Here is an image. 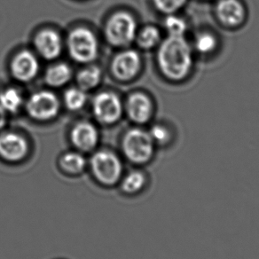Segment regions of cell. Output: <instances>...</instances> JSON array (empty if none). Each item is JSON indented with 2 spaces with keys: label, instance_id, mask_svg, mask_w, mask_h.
I'll return each instance as SVG.
<instances>
[{
  "label": "cell",
  "instance_id": "obj_1",
  "mask_svg": "<svg viewBox=\"0 0 259 259\" xmlns=\"http://www.w3.org/2000/svg\"><path fill=\"white\" fill-rule=\"evenodd\" d=\"M157 64L166 78L178 82L190 74L193 48L184 36H170L162 41L157 51Z\"/></svg>",
  "mask_w": 259,
  "mask_h": 259
},
{
  "label": "cell",
  "instance_id": "obj_2",
  "mask_svg": "<svg viewBox=\"0 0 259 259\" xmlns=\"http://www.w3.org/2000/svg\"><path fill=\"white\" fill-rule=\"evenodd\" d=\"M122 148L126 157L136 164H145L151 161L155 154V145L148 132L132 129L125 134Z\"/></svg>",
  "mask_w": 259,
  "mask_h": 259
},
{
  "label": "cell",
  "instance_id": "obj_3",
  "mask_svg": "<svg viewBox=\"0 0 259 259\" xmlns=\"http://www.w3.org/2000/svg\"><path fill=\"white\" fill-rule=\"evenodd\" d=\"M137 24L133 15L121 12L112 15L108 20L105 34L109 43L115 47H125L136 37Z\"/></svg>",
  "mask_w": 259,
  "mask_h": 259
},
{
  "label": "cell",
  "instance_id": "obj_4",
  "mask_svg": "<svg viewBox=\"0 0 259 259\" xmlns=\"http://www.w3.org/2000/svg\"><path fill=\"white\" fill-rule=\"evenodd\" d=\"M68 47L71 57L81 63L94 61L99 52L96 36L87 28H76L69 33Z\"/></svg>",
  "mask_w": 259,
  "mask_h": 259
},
{
  "label": "cell",
  "instance_id": "obj_5",
  "mask_svg": "<svg viewBox=\"0 0 259 259\" xmlns=\"http://www.w3.org/2000/svg\"><path fill=\"white\" fill-rule=\"evenodd\" d=\"M94 175L105 185L115 184L122 173V164L116 155L110 152H98L92 159Z\"/></svg>",
  "mask_w": 259,
  "mask_h": 259
},
{
  "label": "cell",
  "instance_id": "obj_6",
  "mask_svg": "<svg viewBox=\"0 0 259 259\" xmlns=\"http://www.w3.org/2000/svg\"><path fill=\"white\" fill-rule=\"evenodd\" d=\"M60 103L53 93L41 91L32 94L27 103V110L32 118L48 121L57 115Z\"/></svg>",
  "mask_w": 259,
  "mask_h": 259
},
{
  "label": "cell",
  "instance_id": "obj_7",
  "mask_svg": "<svg viewBox=\"0 0 259 259\" xmlns=\"http://www.w3.org/2000/svg\"><path fill=\"white\" fill-rule=\"evenodd\" d=\"M93 110L98 121L110 124L120 118L122 115V104L115 94L101 93L94 98Z\"/></svg>",
  "mask_w": 259,
  "mask_h": 259
},
{
  "label": "cell",
  "instance_id": "obj_8",
  "mask_svg": "<svg viewBox=\"0 0 259 259\" xmlns=\"http://www.w3.org/2000/svg\"><path fill=\"white\" fill-rule=\"evenodd\" d=\"M141 67L140 54L134 50H126L115 56L112 62L111 69L116 78L126 81L134 78L140 71Z\"/></svg>",
  "mask_w": 259,
  "mask_h": 259
},
{
  "label": "cell",
  "instance_id": "obj_9",
  "mask_svg": "<svg viewBox=\"0 0 259 259\" xmlns=\"http://www.w3.org/2000/svg\"><path fill=\"white\" fill-rule=\"evenodd\" d=\"M217 17L228 28H236L244 22L246 12L240 0H220L217 5Z\"/></svg>",
  "mask_w": 259,
  "mask_h": 259
},
{
  "label": "cell",
  "instance_id": "obj_10",
  "mask_svg": "<svg viewBox=\"0 0 259 259\" xmlns=\"http://www.w3.org/2000/svg\"><path fill=\"white\" fill-rule=\"evenodd\" d=\"M38 69V61L36 58L28 51H22L19 53L12 61V74L19 81H30L36 76Z\"/></svg>",
  "mask_w": 259,
  "mask_h": 259
},
{
  "label": "cell",
  "instance_id": "obj_11",
  "mask_svg": "<svg viewBox=\"0 0 259 259\" xmlns=\"http://www.w3.org/2000/svg\"><path fill=\"white\" fill-rule=\"evenodd\" d=\"M28 152V144L19 134H8L0 135V155L1 157L16 162L22 160Z\"/></svg>",
  "mask_w": 259,
  "mask_h": 259
},
{
  "label": "cell",
  "instance_id": "obj_12",
  "mask_svg": "<svg viewBox=\"0 0 259 259\" xmlns=\"http://www.w3.org/2000/svg\"><path fill=\"white\" fill-rule=\"evenodd\" d=\"M35 46L38 53L47 60L57 58L62 50L61 36L51 29H45L36 35Z\"/></svg>",
  "mask_w": 259,
  "mask_h": 259
},
{
  "label": "cell",
  "instance_id": "obj_13",
  "mask_svg": "<svg viewBox=\"0 0 259 259\" xmlns=\"http://www.w3.org/2000/svg\"><path fill=\"white\" fill-rule=\"evenodd\" d=\"M126 108L130 118L137 123L148 122L153 112V105L150 99L141 93H136L130 96Z\"/></svg>",
  "mask_w": 259,
  "mask_h": 259
},
{
  "label": "cell",
  "instance_id": "obj_14",
  "mask_svg": "<svg viewBox=\"0 0 259 259\" xmlns=\"http://www.w3.org/2000/svg\"><path fill=\"white\" fill-rule=\"evenodd\" d=\"M70 137L73 144L83 151H89L95 148L99 141L97 129L90 122L77 123L71 131Z\"/></svg>",
  "mask_w": 259,
  "mask_h": 259
},
{
  "label": "cell",
  "instance_id": "obj_15",
  "mask_svg": "<svg viewBox=\"0 0 259 259\" xmlns=\"http://www.w3.org/2000/svg\"><path fill=\"white\" fill-rule=\"evenodd\" d=\"M71 77V69L64 63L52 66L46 73V81L51 87H60L68 83Z\"/></svg>",
  "mask_w": 259,
  "mask_h": 259
},
{
  "label": "cell",
  "instance_id": "obj_16",
  "mask_svg": "<svg viewBox=\"0 0 259 259\" xmlns=\"http://www.w3.org/2000/svg\"><path fill=\"white\" fill-rule=\"evenodd\" d=\"M22 104V95L16 89L8 88L0 93V108L5 112L15 113L18 111Z\"/></svg>",
  "mask_w": 259,
  "mask_h": 259
},
{
  "label": "cell",
  "instance_id": "obj_17",
  "mask_svg": "<svg viewBox=\"0 0 259 259\" xmlns=\"http://www.w3.org/2000/svg\"><path fill=\"white\" fill-rule=\"evenodd\" d=\"M137 43L142 49H152L161 43V32L155 26H147L138 34Z\"/></svg>",
  "mask_w": 259,
  "mask_h": 259
},
{
  "label": "cell",
  "instance_id": "obj_18",
  "mask_svg": "<svg viewBox=\"0 0 259 259\" xmlns=\"http://www.w3.org/2000/svg\"><path fill=\"white\" fill-rule=\"evenodd\" d=\"M147 184V177L141 170L130 172L122 180V187L128 194H136L141 192Z\"/></svg>",
  "mask_w": 259,
  "mask_h": 259
},
{
  "label": "cell",
  "instance_id": "obj_19",
  "mask_svg": "<svg viewBox=\"0 0 259 259\" xmlns=\"http://www.w3.org/2000/svg\"><path fill=\"white\" fill-rule=\"evenodd\" d=\"M101 78V69L97 67H90L80 71L77 76V83L82 90H91L97 87Z\"/></svg>",
  "mask_w": 259,
  "mask_h": 259
},
{
  "label": "cell",
  "instance_id": "obj_20",
  "mask_svg": "<svg viewBox=\"0 0 259 259\" xmlns=\"http://www.w3.org/2000/svg\"><path fill=\"white\" fill-rule=\"evenodd\" d=\"M218 46V40L212 33L202 32L198 34L194 40V49L201 54H211Z\"/></svg>",
  "mask_w": 259,
  "mask_h": 259
},
{
  "label": "cell",
  "instance_id": "obj_21",
  "mask_svg": "<svg viewBox=\"0 0 259 259\" xmlns=\"http://www.w3.org/2000/svg\"><path fill=\"white\" fill-rule=\"evenodd\" d=\"M163 26L170 36H184L185 33L187 32V22L176 14L166 15Z\"/></svg>",
  "mask_w": 259,
  "mask_h": 259
},
{
  "label": "cell",
  "instance_id": "obj_22",
  "mask_svg": "<svg viewBox=\"0 0 259 259\" xmlns=\"http://www.w3.org/2000/svg\"><path fill=\"white\" fill-rule=\"evenodd\" d=\"M85 159L77 153H69L61 158V165L65 171L70 173L81 172L85 167Z\"/></svg>",
  "mask_w": 259,
  "mask_h": 259
},
{
  "label": "cell",
  "instance_id": "obj_23",
  "mask_svg": "<svg viewBox=\"0 0 259 259\" xmlns=\"http://www.w3.org/2000/svg\"><path fill=\"white\" fill-rule=\"evenodd\" d=\"M84 91L77 88H72L66 92L64 95L65 104L67 108L76 111L83 108L85 101H87V95L83 93Z\"/></svg>",
  "mask_w": 259,
  "mask_h": 259
},
{
  "label": "cell",
  "instance_id": "obj_24",
  "mask_svg": "<svg viewBox=\"0 0 259 259\" xmlns=\"http://www.w3.org/2000/svg\"><path fill=\"white\" fill-rule=\"evenodd\" d=\"M148 134L150 135L152 141H154L155 146L166 147L167 145L170 144V142L172 141V134L170 133V130L163 124L158 123L152 126Z\"/></svg>",
  "mask_w": 259,
  "mask_h": 259
},
{
  "label": "cell",
  "instance_id": "obj_25",
  "mask_svg": "<svg viewBox=\"0 0 259 259\" xmlns=\"http://www.w3.org/2000/svg\"><path fill=\"white\" fill-rule=\"evenodd\" d=\"M155 7L158 11L164 15L177 14L184 8L187 0H153Z\"/></svg>",
  "mask_w": 259,
  "mask_h": 259
},
{
  "label": "cell",
  "instance_id": "obj_26",
  "mask_svg": "<svg viewBox=\"0 0 259 259\" xmlns=\"http://www.w3.org/2000/svg\"><path fill=\"white\" fill-rule=\"evenodd\" d=\"M7 122V116H6V112L0 108V129L4 127Z\"/></svg>",
  "mask_w": 259,
  "mask_h": 259
}]
</instances>
